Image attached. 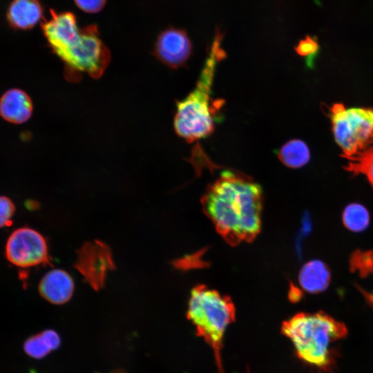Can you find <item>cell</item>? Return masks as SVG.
<instances>
[{"label": "cell", "mask_w": 373, "mask_h": 373, "mask_svg": "<svg viewBox=\"0 0 373 373\" xmlns=\"http://www.w3.org/2000/svg\"><path fill=\"white\" fill-rule=\"evenodd\" d=\"M77 6L87 13L99 12L105 6L106 0H74Z\"/></svg>", "instance_id": "obj_21"}, {"label": "cell", "mask_w": 373, "mask_h": 373, "mask_svg": "<svg viewBox=\"0 0 373 373\" xmlns=\"http://www.w3.org/2000/svg\"><path fill=\"white\" fill-rule=\"evenodd\" d=\"M60 343L61 338L55 331L46 329L26 339L23 343V350L30 357L40 359L57 350Z\"/></svg>", "instance_id": "obj_14"}, {"label": "cell", "mask_w": 373, "mask_h": 373, "mask_svg": "<svg viewBox=\"0 0 373 373\" xmlns=\"http://www.w3.org/2000/svg\"><path fill=\"white\" fill-rule=\"evenodd\" d=\"M223 33L216 29L211 46L194 89L182 100L177 102L173 126L176 134L193 143L212 134L217 113L211 97L212 86L218 64L225 57L221 47Z\"/></svg>", "instance_id": "obj_3"}, {"label": "cell", "mask_w": 373, "mask_h": 373, "mask_svg": "<svg viewBox=\"0 0 373 373\" xmlns=\"http://www.w3.org/2000/svg\"><path fill=\"white\" fill-rule=\"evenodd\" d=\"M32 112V101L21 90H9L0 99V115L10 122L23 123L30 117Z\"/></svg>", "instance_id": "obj_11"}, {"label": "cell", "mask_w": 373, "mask_h": 373, "mask_svg": "<svg viewBox=\"0 0 373 373\" xmlns=\"http://www.w3.org/2000/svg\"><path fill=\"white\" fill-rule=\"evenodd\" d=\"M278 157L287 167L298 169L309 162L310 153L308 146L303 141L291 140L280 149Z\"/></svg>", "instance_id": "obj_15"}, {"label": "cell", "mask_w": 373, "mask_h": 373, "mask_svg": "<svg viewBox=\"0 0 373 373\" xmlns=\"http://www.w3.org/2000/svg\"><path fill=\"white\" fill-rule=\"evenodd\" d=\"M77 254L75 268L93 289H102L108 274L115 267L110 247L100 240L89 241L79 248Z\"/></svg>", "instance_id": "obj_8"}, {"label": "cell", "mask_w": 373, "mask_h": 373, "mask_svg": "<svg viewBox=\"0 0 373 373\" xmlns=\"http://www.w3.org/2000/svg\"><path fill=\"white\" fill-rule=\"evenodd\" d=\"M75 284L71 276L65 270L55 269L46 273L39 285L41 296L47 301L61 305L72 297Z\"/></svg>", "instance_id": "obj_10"}, {"label": "cell", "mask_w": 373, "mask_h": 373, "mask_svg": "<svg viewBox=\"0 0 373 373\" xmlns=\"http://www.w3.org/2000/svg\"><path fill=\"white\" fill-rule=\"evenodd\" d=\"M351 267L361 274L373 273V252L357 251L351 258Z\"/></svg>", "instance_id": "obj_18"}, {"label": "cell", "mask_w": 373, "mask_h": 373, "mask_svg": "<svg viewBox=\"0 0 373 373\" xmlns=\"http://www.w3.org/2000/svg\"><path fill=\"white\" fill-rule=\"evenodd\" d=\"M329 117L343 157L354 155L373 143V108H346L336 103L329 108Z\"/></svg>", "instance_id": "obj_6"}, {"label": "cell", "mask_w": 373, "mask_h": 373, "mask_svg": "<svg viewBox=\"0 0 373 373\" xmlns=\"http://www.w3.org/2000/svg\"><path fill=\"white\" fill-rule=\"evenodd\" d=\"M318 49V41L314 37L309 35L301 39L295 47L296 53L303 57L311 56L316 53Z\"/></svg>", "instance_id": "obj_20"}, {"label": "cell", "mask_w": 373, "mask_h": 373, "mask_svg": "<svg viewBox=\"0 0 373 373\" xmlns=\"http://www.w3.org/2000/svg\"><path fill=\"white\" fill-rule=\"evenodd\" d=\"M343 157L347 160L345 169L352 174L364 175L373 187V147Z\"/></svg>", "instance_id": "obj_16"}, {"label": "cell", "mask_w": 373, "mask_h": 373, "mask_svg": "<svg viewBox=\"0 0 373 373\" xmlns=\"http://www.w3.org/2000/svg\"><path fill=\"white\" fill-rule=\"evenodd\" d=\"M15 211L12 201L6 196H0V228L11 223Z\"/></svg>", "instance_id": "obj_19"}, {"label": "cell", "mask_w": 373, "mask_h": 373, "mask_svg": "<svg viewBox=\"0 0 373 373\" xmlns=\"http://www.w3.org/2000/svg\"><path fill=\"white\" fill-rule=\"evenodd\" d=\"M298 278L303 290L310 294H317L327 288L331 275L329 268L323 262L312 260L303 265Z\"/></svg>", "instance_id": "obj_12"}, {"label": "cell", "mask_w": 373, "mask_h": 373, "mask_svg": "<svg viewBox=\"0 0 373 373\" xmlns=\"http://www.w3.org/2000/svg\"><path fill=\"white\" fill-rule=\"evenodd\" d=\"M342 220L346 229L360 232L367 228L370 214L367 209L359 203H351L343 210Z\"/></svg>", "instance_id": "obj_17"}, {"label": "cell", "mask_w": 373, "mask_h": 373, "mask_svg": "<svg viewBox=\"0 0 373 373\" xmlns=\"http://www.w3.org/2000/svg\"><path fill=\"white\" fill-rule=\"evenodd\" d=\"M42 15L39 0H13L8 9V19L15 28L29 29L41 20Z\"/></svg>", "instance_id": "obj_13"}, {"label": "cell", "mask_w": 373, "mask_h": 373, "mask_svg": "<svg viewBox=\"0 0 373 373\" xmlns=\"http://www.w3.org/2000/svg\"><path fill=\"white\" fill-rule=\"evenodd\" d=\"M6 254L12 264L21 268L50 264L46 239L28 227L17 229L11 233L6 243Z\"/></svg>", "instance_id": "obj_7"}, {"label": "cell", "mask_w": 373, "mask_h": 373, "mask_svg": "<svg viewBox=\"0 0 373 373\" xmlns=\"http://www.w3.org/2000/svg\"><path fill=\"white\" fill-rule=\"evenodd\" d=\"M192 42L184 30L168 28L155 43L153 55L162 64L176 69L184 66L191 55Z\"/></svg>", "instance_id": "obj_9"}, {"label": "cell", "mask_w": 373, "mask_h": 373, "mask_svg": "<svg viewBox=\"0 0 373 373\" xmlns=\"http://www.w3.org/2000/svg\"><path fill=\"white\" fill-rule=\"evenodd\" d=\"M196 334L211 347L220 373H223L220 351L227 327L236 317L235 307L227 296L204 285L191 291L186 312Z\"/></svg>", "instance_id": "obj_5"}, {"label": "cell", "mask_w": 373, "mask_h": 373, "mask_svg": "<svg viewBox=\"0 0 373 373\" xmlns=\"http://www.w3.org/2000/svg\"><path fill=\"white\" fill-rule=\"evenodd\" d=\"M202 202L207 216L229 243L252 240L259 233L262 191L247 176L222 171L209 186Z\"/></svg>", "instance_id": "obj_1"}, {"label": "cell", "mask_w": 373, "mask_h": 373, "mask_svg": "<svg viewBox=\"0 0 373 373\" xmlns=\"http://www.w3.org/2000/svg\"><path fill=\"white\" fill-rule=\"evenodd\" d=\"M281 332L291 341L298 358L325 371L334 365V344L347 334L344 323L322 312L298 313L283 323Z\"/></svg>", "instance_id": "obj_4"}, {"label": "cell", "mask_w": 373, "mask_h": 373, "mask_svg": "<svg viewBox=\"0 0 373 373\" xmlns=\"http://www.w3.org/2000/svg\"><path fill=\"white\" fill-rule=\"evenodd\" d=\"M50 19L42 30L52 52L62 61L69 82L80 80L86 73L99 78L111 61V52L99 37L97 26L79 28L74 14L50 10Z\"/></svg>", "instance_id": "obj_2"}]
</instances>
